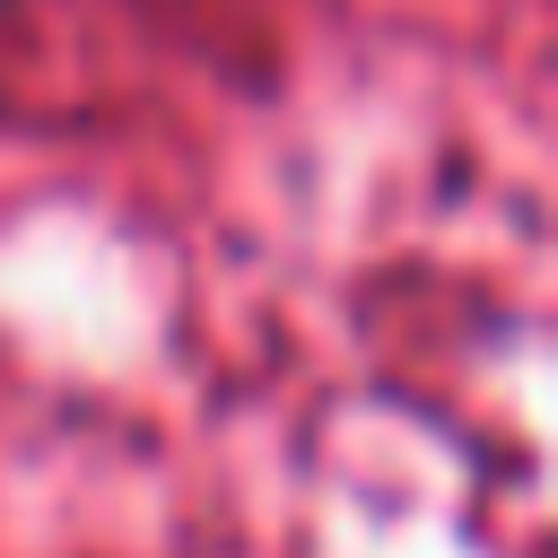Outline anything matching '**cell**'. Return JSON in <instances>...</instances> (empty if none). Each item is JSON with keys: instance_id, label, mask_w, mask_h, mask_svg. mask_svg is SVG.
Listing matches in <instances>:
<instances>
[]
</instances>
